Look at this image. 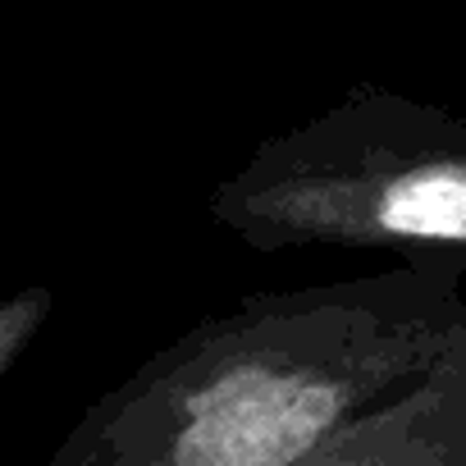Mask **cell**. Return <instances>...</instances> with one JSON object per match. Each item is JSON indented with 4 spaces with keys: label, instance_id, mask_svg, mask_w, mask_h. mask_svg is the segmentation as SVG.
Here are the masks:
<instances>
[{
    "label": "cell",
    "instance_id": "obj_1",
    "mask_svg": "<svg viewBox=\"0 0 466 466\" xmlns=\"http://www.w3.org/2000/svg\"><path fill=\"white\" fill-rule=\"evenodd\" d=\"M461 352V252L257 293L101 393L46 466H302Z\"/></svg>",
    "mask_w": 466,
    "mask_h": 466
},
{
    "label": "cell",
    "instance_id": "obj_2",
    "mask_svg": "<svg viewBox=\"0 0 466 466\" xmlns=\"http://www.w3.org/2000/svg\"><path fill=\"white\" fill-rule=\"evenodd\" d=\"M210 219L252 252L339 248L466 257V115L352 83L210 187Z\"/></svg>",
    "mask_w": 466,
    "mask_h": 466
},
{
    "label": "cell",
    "instance_id": "obj_3",
    "mask_svg": "<svg viewBox=\"0 0 466 466\" xmlns=\"http://www.w3.org/2000/svg\"><path fill=\"white\" fill-rule=\"evenodd\" d=\"M302 466H466V352L348 425Z\"/></svg>",
    "mask_w": 466,
    "mask_h": 466
},
{
    "label": "cell",
    "instance_id": "obj_4",
    "mask_svg": "<svg viewBox=\"0 0 466 466\" xmlns=\"http://www.w3.org/2000/svg\"><path fill=\"white\" fill-rule=\"evenodd\" d=\"M51 307H56L51 289H24V293L0 298V380H5L19 366V357L33 348V339L51 320Z\"/></svg>",
    "mask_w": 466,
    "mask_h": 466
}]
</instances>
